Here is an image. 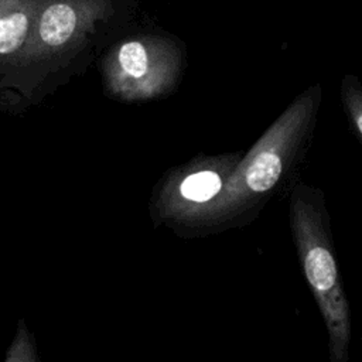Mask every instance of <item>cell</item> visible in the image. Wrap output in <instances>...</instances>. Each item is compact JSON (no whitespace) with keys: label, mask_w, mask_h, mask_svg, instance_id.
I'll list each match as a JSON object with an SVG mask.
<instances>
[{"label":"cell","mask_w":362,"mask_h":362,"mask_svg":"<svg viewBox=\"0 0 362 362\" xmlns=\"http://www.w3.org/2000/svg\"><path fill=\"white\" fill-rule=\"evenodd\" d=\"M315 96H298L236 163L219 194L178 221L218 226L243 215L283 178L313 123Z\"/></svg>","instance_id":"cell-1"},{"label":"cell","mask_w":362,"mask_h":362,"mask_svg":"<svg viewBox=\"0 0 362 362\" xmlns=\"http://www.w3.org/2000/svg\"><path fill=\"white\" fill-rule=\"evenodd\" d=\"M324 208L317 192L304 185L293 191L290 225L300 263L325 321L332 362H344L351 342L349 303L342 288Z\"/></svg>","instance_id":"cell-2"},{"label":"cell","mask_w":362,"mask_h":362,"mask_svg":"<svg viewBox=\"0 0 362 362\" xmlns=\"http://www.w3.org/2000/svg\"><path fill=\"white\" fill-rule=\"evenodd\" d=\"M175 79V66L141 41L123 42L106 66L107 90L124 102L156 98L167 92Z\"/></svg>","instance_id":"cell-3"},{"label":"cell","mask_w":362,"mask_h":362,"mask_svg":"<svg viewBox=\"0 0 362 362\" xmlns=\"http://www.w3.org/2000/svg\"><path fill=\"white\" fill-rule=\"evenodd\" d=\"M236 165L235 158L205 160L182 177L175 174L161 189L157 208L167 219H180L185 212L206 204L222 189L228 175Z\"/></svg>","instance_id":"cell-4"},{"label":"cell","mask_w":362,"mask_h":362,"mask_svg":"<svg viewBox=\"0 0 362 362\" xmlns=\"http://www.w3.org/2000/svg\"><path fill=\"white\" fill-rule=\"evenodd\" d=\"M81 17L72 0H48L41 8L21 62H34L66 47L76 35Z\"/></svg>","instance_id":"cell-5"},{"label":"cell","mask_w":362,"mask_h":362,"mask_svg":"<svg viewBox=\"0 0 362 362\" xmlns=\"http://www.w3.org/2000/svg\"><path fill=\"white\" fill-rule=\"evenodd\" d=\"M344 105L352 124V129L358 137L362 136V98L361 92L355 86H344Z\"/></svg>","instance_id":"cell-6"}]
</instances>
